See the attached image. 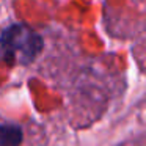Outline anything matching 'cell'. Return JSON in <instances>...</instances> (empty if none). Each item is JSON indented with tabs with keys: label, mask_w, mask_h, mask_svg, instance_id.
I'll return each instance as SVG.
<instances>
[{
	"label": "cell",
	"mask_w": 146,
	"mask_h": 146,
	"mask_svg": "<svg viewBox=\"0 0 146 146\" xmlns=\"http://www.w3.org/2000/svg\"><path fill=\"white\" fill-rule=\"evenodd\" d=\"M41 49V36L24 24L8 27L0 38V55L10 63H30L36 58Z\"/></svg>",
	"instance_id": "1"
},
{
	"label": "cell",
	"mask_w": 146,
	"mask_h": 146,
	"mask_svg": "<svg viewBox=\"0 0 146 146\" xmlns=\"http://www.w3.org/2000/svg\"><path fill=\"white\" fill-rule=\"evenodd\" d=\"M22 140V132L17 126H0V146H17Z\"/></svg>",
	"instance_id": "2"
}]
</instances>
